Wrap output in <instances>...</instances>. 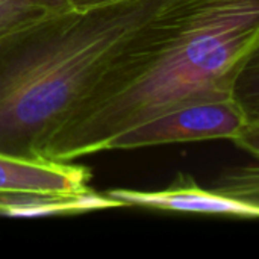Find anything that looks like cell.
<instances>
[{
	"label": "cell",
	"instance_id": "cell-3",
	"mask_svg": "<svg viewBox=\"0 0 259 259\" xmlns=\"http://www.w3.org/2000/svg\"><path fill=\"white\" fill-rule=\"evenodd\" d=\"M259 117L252 115L237 96L178 106L111 138L105 150H131L149 146L231 140L258 156Z\"/></svg>",
	"mask_w": 259,
	"mask_h": 259
},
{
	"label": "cell",
	"instance_id": "cell-4",
	"mask_svg": "<svg viewBox=\"0 0 259 259\" xmlns=\"http://www.w3.org/2000/svg\"><path fill=\"white\" fill-rule=\"evenodd\" d=\"M105 194L120 202L123 208L140 206L170 212L212 214L240 219H256L259 215L258 206L234 200L217 193L215 190H205L199 187L193 178L182 173L170 187L161 191H137L117 188L109 190Z\"/></svg>",
	"mask_w": 259,
	"mask_h": 259
},
{
	"label": "cell",
	"instance_id": "cell-8",
	"mask_svg": "<svg viewBox=\"0 0 259 259\" xmlns=\"http://www.w3.org/2000/svg\"><path fill=\"white\" fill-rule=\"evenodd\" d=\"M71 9H91L97 6H106L121 0H65Z\"/></svg>",
	"mask_w": 259,
	"mask_h": 259
},
{
	"label": "cell",
	"instance_id": "cell-7",
	"mask_svg": "<svg viewBox=\"0 0 259 259\" xmlns=\"http://www.w3.org/2000/svg\"><path fill=\"white\" fill-rule=\"evenodd\" d=\"M217 193L259 208V171L256 165L234 168L215 184Z\"/></svg>",
	"mask_w": 259,
	"mask_h": 259
},
{
	"label": "cell",
	"instance_id": "cell-6",
	"mask_svg": "<svg viewBox=\"0 0 259 259\" xmlns=\"http://www.w3.org/2000/svg\"><path fill=\"white\" fill-rule=\"evenodd\" d=\"M67 9L65 0H0V39Z\"/></svg>",
	"mask_w": 259,
	"mask_h": 259
},
{
	"label": "cell",
	"instance_id": "cell-1",
	"mask_svg": "<svg viewBox=\"0 0 259 259\" xmlns=\"http://www.w3.org/2000/svg\"><path fill=\"white\" fill-rule=\"evenodd\" d=\"M258 50L259 0H170L109 62L42 158L73 162L178 106L234 97Z\"/></svg>",
	"mask_w": 259,
	"mask_h": 259
},
{
	"label": "cell",
	"instance_id": "cell-2",
	"mask_svg": "<svg viewBox=\"0 0 259 259\" xmlns=\"http://www.w3.org/2000/svg\"><path fill=\"white\" fill-rule=\"evenodd\" d=\"M170 0L67 9L0 39V153L44 159L52 135Z\"/></svg>",
	"mask_w": 259,
	"mask_h": 259
},
{
	"label": "cell",
	"instance_id": "cell-5",
	"mask_svg": "<svg viewBox=\"0 0 259 259\" xmlns=\"http://www.w3.org/2000/svg\"><path fill=\"white\" fill-rule=\"evenodd\" d=\"M91 171L73 162L0 153V196L18 193L79 194L90 190Z\"/></svg>",
	"mask_w": 259,
	"mask_h": 259
}]
</instances>
